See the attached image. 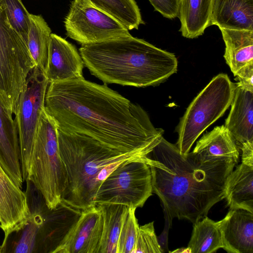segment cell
I'll return each mask as SVG.
<instances>
[{
  "mask_svg": "<svg viewBox=\"0 0 253 253\" xmlns=\"http://www.w3.org/2000/svg\"><path fill=\"white\" fill-rule=\"evenodd\" d=\"M44 108L59 130L87 135L123 153L146 156L163 137L164 130L154 127L140 105L83 76L49 83Z\"/></svg>",
  "mask_w": 253,
  "mask_h": 253,
  "instance_id": "6da1fadb",
  "label": "cell"
},
{
  "mask_svg": "<svg viewBox=\"0 0 253 253\" xmlns=\"http://www.w3.org/2000/svg\"><path fill=\"white\" fill-rule=\"evenodd\" d=\"M143 160L150 167L152 191L163 211L171 220L193 223L225 198L227 178L238 163L232 159L206 160L192 152L183 155L163 137Z\"/></svg>",
  "mask_w": 253,
  "mask_h": 253,
  "instance_id": "7a4b0ae2",
  "label": "cell"
},
{
  "mask_svg": "<svg viewBox=\"0 0 253 253\" xmlns=\"http://www.w3.org/2000/svg\"><path fill=\"white\" fill-rule=\"evenodd\" d=\"M79 51L91 74L105 84L156 86L177 70L174 54L131 35L82 45Z\"/></svg>",
  "mask_w": 253,
  "mask_h": 253,
  "instance_id": "3957f363",
  "label": "cell"
},
{
  "mask_svg": "<svg viewBox=\"0 0 253 253\" xmlns=\"http://www.w3.org/2000/svg\"><path fill=\"white\" fill-rule=\"evenodd\" d=\"M58 138L67 173L61 204L76 211L96 205L100 185L118 166L145 156L120 152L82 134L58 129Z\"/></svg>",
  "mask_w": 253,
  "mask_h": 253,
  "instance_id": "277c9868",
  "label": "cell"
},
{
  "mask_svg": "<svg viewBox=\"0 0 253 253\" xmlns=\"http://www.w3.org/2000/svg\"><path fill=\"white\" fill-rule=\"evenodd\" d=\"M58 126L45 108L42 110L31 158L30 181L42 195L47 209L53 211L62 202L67 173L59 152Z\"/></svg>",
  "mask_w": 253,
  "mask_h": 253,
  "instance_id": "5b68a950",
  "label": "cell"
},
{
  "mask_svg": "<svg viewBox=\"0 0 253 253\" xmlns=\"http://www.w3.org/2000/svg\"><path fill=\"white\" fill-rule=\"evenodd\" d=\"M234 88L227 74H219L190 104L176 128V145L181 154H188L199 136L222 116L230 106Z\"/></svg>",
  "mask_w": 253,
  "mask_h": 253,
  "instance_id": "8992f818",
  "label": "cell"
},
{
  "mask_svg": "<svg viewBox=\"0 0 253 253\" xmlns=\"http://www.w3.org/2000/svg\"><path fill=\"white\" fill-rule=\"evenodd\" d=\"M34 67L26 42L11 25L0 0V101L12 115Z\"/></svg>",
  "mask_w": 253,
  "mask_h": 253,
  "instance_id": "52a82bcc",
  "label": "cell"
},
{
  "mask_svg": "<svg viewBox=\"0 0 253 253\" xmlns=\"http://www.w3.org/2000/svg\"><path fill=\"white\" fill-rule=\"evenodd\" d=\"M144 157L118 166L100 185L95 204L142 207L153 193L151 170Z\"/></svg>",
  "mask_w": 253,
  "mask_h": 253,
  "instance_id": "ba28073f",
  "label": "cell"
},
{
  "mask_svg": "<svg viewBox=\"0 0 253 253\" xmlns=\"http://www.w3.org/2000/svg\"><path fill=\"white\" fill-rule=\"evenodd\" d=\"M48 84L44 73L34 67L26 80L14 114L23 182L29 176L34 143Z\"/></svg>",
  "mask_w": 253,
  "mask_h": 253,
  "instance_id": "9c48e42d",
  "label": "cell"
},
{
  "mask_svg": "<svg viewBox=\"0 0 253 253\" xmlns=\"http://www.w3.org/2000/svg\"><path fill=\"white\" fill-rule=\"evenodd\" d=\"M64 25L67 36L82 45L131 35L122 24L87 0L72 1Z\"/></svg>",
  "mask_w": 253,
  "mask_h": 253,
  "instance_id": "30bf717a",
  "label": "cell"
},
{
  "mask_svg": "<svg viewBox=\"0 0 253 253\" xmlns=\"http://www.w3.org/2000/svg\"><path fill=\"white\" fill-rule=\"evenodd\" d=\"M102 229L97 205L82 210L51 253H100Z\"/></svg>",
  "mask_w": 253,
  "mask_h": 253,
  "instance_id": "8fae6325",
  "label": "cell"
},
{
  "mask_svg": "<svg viewBox=\"0 0 253 253\" xmlns=\"http://www.w3.org/2000/svg\"><path fill=\"white\" fill-rule=\"evenodd\" d=\"M29 215L26 193L14 183L0 165V228L4 234L1 252L9 236L24 227Z\"/></svg>",
  "mask_w": 253,
  "mask_h": 253,
  "instance_id": "7c38bea8",
  "label": "cell"
},
{
  "mask_svg": "<svg viewBox=\"0 0 253 253\" xmlns=\"http://www.w3.org/2000/svg\"><path fill=\"white\" fill-rule=\"evenodd\" d=\"M226 63L238 83L253 90V31L220 29Z\"/></svg>",
  "mask_w": 253,
  "mask_h": 253,
  "instance_id": "4fadbf2b",
  "label": "cell"
},
{
  "mask_svg": "<svg viewBox=\"0 0 253 253\" xmlns=\"http://www.w3.org/2000/svg\"><path fill=\"white\" fill-rule=\"evenodd\" d=\"M84 65L76 47L64 38L51 33L44 75L49 83L83 76Z\"/></svg>",
  "mask_w": 253,
  "mask_h": 253,
  "instance_id": "5bb4252c",
  "label": "cell"
},
{
  "mask_svg": "<svg viewBox=\"0 0 253 253\" xmlns=\"http://www.w3.org/2000/svg\"><path fill=\"white\" fill-rule=\"evenodd\" d=\"M217 223L224 250L229 253H253V212L230 209Z\"/></svg>",
  "mask_w": 253,
  "mask_h": 253,
  "instance_id": "9a60e30c",
  "label": "cell"
},
{
  "mask_svg": "<svg viewBox=\"0 0 253 253\" xmlns=\"http://www.w3.org/2000/svg\"><path fill=\"white\" fill-rule=\"evenodd\" d=\"M12 116L0 101V165L14 183L22 189L18 135Z\"/></svg>",
  "mask_w": 253,
  "mask_h": 253,
  "instance_id": "2e32d148",
  "label": "cell"
},
{
  "mask_svg": "<svg viewBox=\"0 0 253 253\" xmlns=\"http://www.w3.org/2000/svg\"><path fill=\"white\" fill-rule=\"evenodd\" d=\"M230 113L225 126L235 141L253 142V90L235 83Z\"/></svg>",
  "mask_w": 253,
  "mask_h": 253,
  "instance_id": "e0dca14e",
  "label": "cell"
},
{
  "mask_svg": "<svg viewBox=\"0 0 253 253\" xmlns=\"http://www.w3.org/2000/svg\"><path fill=\"white\" fill-rule=\"evenodd\" d=\"M253 31V0H212L211 25Z\"/></svg>",
  "mask_w": 253,
  "mask_h": 253,
  "instance_id": "ac0fdd59",
  "label": "cell"
},
{
  "mask_svg": "<svg viewBox=\"0 0 253 253\" xmlns=\"http://www.w3.org/2000/svg\"><path fill=\"white\" fill-rule=\"evenodd\" d=\"M225 198L230 209H243L253 213V165L242 162L228 176Z\"/></svg>",
  "mask_w": 253,
  "mask_h": 253,
  "instance_id": "d6986e66",
  "label": "cell"
},
{
  "mask_svg": "<svg viewBox=\"0 0 253 253\" xmlns=\"http://www.w3.org/2000/svg\"><path fill=\"white\" fill-rule=\"evenodd\" d=\"M192 152L206 160L232 159L238 162L239 157L236 141L224 125L204 134Z\"/></svg>",
  "mask_w": 253,
  "mask_h": 253,
  "instance_id": "ffe728a7",
  "label": "cell"
},
{
  "mask_svg": "<svg viewBox=\"0 0 253 253\" xmlns=\"http://www.w3.org/2000/svg\"><path fill=\"white\" fill-rule=\"evenodd\" d=\"M212 0H180L178 15L182 35L194 39L211 26Z\"/></svg>",
  "mask_w": 253,
  "mask_h": 253,
  "instance_id": "44dd1931",
  "label": "cell"
},
{
  "mask_svg": "<svg viewBox=\"0 0 253 253\" xmlns=\"http://www.w3.org/2000/svg\"><path fill=\"white\" fill-rule=\"evenodd\" d=\"M51 31L41 15L30 13L27 45L37 67L44 72Z\"/></svg>",
  "mask_w": 253,
  "mask_h": 253,
  "instance_id": "7402d4cb",
  "label": "cell"
},
{
  "mask_svg": "<svg viewBox=\"0 0 253 253\" xmlns=\"http://www.w3.org/2000/svg\"><path fill=\"white\" fill-rule=\"evenodd\" d=\"M103 218L100 253H118L119 238L128 207L112 204H98Z\"/></svg>",
  "mask_w": 253,
  "mask_h": 253,
  "instance_id": "603a6c76",
  "label": "cell"
},
{
  "mask_svg": "<svg viewBox=\"0 0 253 253\" xmlns=\"http://www.w3.org/2000/svg\"><path fill=\"white\" fill-rule=\"evenodd\" d=\"M188 249L190 253H212L223 248L218 223L207 216L193 223Z\"/></svg>",
  "mask_w": 253,
  "mask_h": 253,
  "instance_id": "cb8c5ba5",
  "label": "cell"
},
{
  "mask_svg": "<svg viewBox=\"0 0 253 253\" xmlns=\"http://www.w3.org/2000/svg\"><path fill=\"white\" fill-rule=\"evenodd\" d=\"M92 5L113 17L128 30L143 23L134 0H87Z\"/></svg>",
  "mask_w": 253,
  "mask_h": 253,
  "instance_id": "d4e9b609",
  "label": "cell"
},
{
  "mask_svg": "<svg viewBox=\"0 0 253 253\" xmlns=\"http://www.w3.org/2000/svg\"><path fill=\"white\" fill-rule=\"evenodd\" d=\"M45 220L41 211L30 209V215L24 227L16 233L18 237L14 242L11 252L35 253L37 249Z\"/></svg>",
  "mask_w": 253,
  "mask_h": 253,
  "instance_id": "484cf974",
  "label": "cell"
},
{
  "mask_svg": "<svg viewBox=\"0 0 253 253\" xmlns=\"http://www.w3.org/2000/svg\"><path fill=\"white\" fill-rule=\"evenodd\" d=\"M136 209L128 207L119 238L118 253H134L139 226L135 214Z\"/></svg>",
  "mask_w": 253,
  "mask_h": 253,
  "instance_id": "4316f807",
  "label": "cell"
},
{
  "mask_svg": "<svg viewBox=\"0 0 253 253\" xmlns=\"http://www.w3.org/2000/svg\"><path fill=\"white\" fill-rule=\"evenodd\" d=\"M9 20L27 43L29 14L21 0H1Z\"/></svg>",
  "mask_w": 253,
  "mask_h": 253,
  "instance_id": "83f0119b",
  "label": "cell"
},
{
  "mask_svg": "<svg viewBox=\"0 0 253 253\" xmlns=\"http://www.w3.org/2000/svg\"><path fill=\"white\" fill-rule=\"evenodd\" d=\"M163 253L155 232L154 222L139 226L134 253Z\"/></svg>",
  "mask_w": 253,
  "mask_h": 253,
  "instance_id": "f1b7e54d",
  "label": "cell"
},
{
  "mask_svg": "<svg viewBox=\"0 0 253 253\" xmlns=\"http://www.w3.org/2000/svg\"><path fill=\"white\" fill-rule=\"evenodd\" d=\"M155 10L163 16L173 19L178 15L180 0H149Z\"/></svg>",
  "mask_w": 253,
  "mask_h": 253,
  "instance_id": "f546056e",
  "label": "cell"
},
{
  "mask_svg": "<svg viewBox=\"0 0 253 253\" xmlns=\"http://www.w3.org/2000/svg\"><path fill=\"white\" fill-rule=\"evenodd\" d=\"M165 216V227L161 234L157 237L158 243L163 253L169 252L168 250V234L169 231L171 226L172 220L169 218L168 213L163 211Z\"/></svg>",
  "mask_w": 253,
  "mask_h": 253,
  "instance_id": "4dcf8cb0",
  "label": "cell"
},
{
  "mask_svg": "<svg viewBox=\"0 0 253 253\" xmlns=\"http://www.w3.org/2000/svg\"><path fill=\"white\" fill-rule=\"evenodd\" d=\"M242 162L253 165V142L242 144Z\"/></svg>",
  "mask_w": 253,
  "mask_h": 253,
  "instance_id": "1f68e13d",
  "label": "cell"
},
{
  "mask_svg": "<svg viewBox=\"0 0 253 253\" xmlns=\"http://www.w3.org/2000/svg\"><path fill=\"white\" fill-rule=\"evenodd\" d=\"M0 253H1V246H0Z\"/></svg>",
  "mask_w": 253,
  "mask_h": 253,
  "instance_id": "d6a6232c",
  "label": "cell"
}]
</instances>
